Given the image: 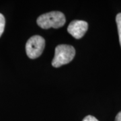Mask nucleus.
<instances>
[{
    "label": "nucleus",
    "instance_id": "nucleus-7",
    "mask_svg": "<svg viewBox=\"0 0 121 121\" xmlns=\"http://www.w3.org/2000/svg\"><path fill=\"white\" fill-rule=\"evenodd\" d=\"M82 121H99L96 118H95L93 116H91V115H88L86 117H85L83 118V120Z\"/></svg>",
    "mask_w": 121,
    "mask_h": 121
},
{
    "label": "nucleus",
    "instance_id": "nucleus-2",
    "mask_svg": "<svg viewBox=\"0 0 121 121\" xmlns=\"http://www.w3.org/2000/svg\"><path fill=\"white\" fill-rule=\"evenodd\" d=\"M75 55V50L73 46L68 44H59L55 48V56L52 60L54 67H59L69 63Z\"/></svg>",
    "mask_w": 121,
    "mask_h": 121
},
{
    "label": "nucleus",
    "instance_id": "nucleus-3",
    "mask_svg": "<svg viewBox=\"0 0 121 121\" xmlns=\"http://www.w3.org/2000/svg\"><path fill=\"white\" fill-rule=\"evenodd\" d=\"M44 47L45 40L43 37L39 35H35L28 39L26 43V54L30 59H36L41 55Z\"/></svg>",
    "mask_w": 121,
    "mask_h": 121
},
{
    "label": "nucleus",
    "instance_id": "nucleus-6",
    "mask_svg": "<svg viewBox=\"0 0 121 121\" xmlns=\"http://www.w3.org/2000/svg\"><path fill=\"white\" fill-rule=\"evenodd\" d=\"M5 24V20L4 16L3 14L0 13V37L4 31Z\"/></svg>",
    "mask_w": 121,
    "mask_h": 121
},
{
    "label": "nucleus",
    "instance_id": "nucleus-5",
    "mask_svg": "<svg viewBox=\"0 0 121 121\" xmlns=\"http://www.w3.org/2000/svg\"><path fill=\"white\" fill-rule=\"evenodd\" d=\"M116 22H117V28H118V32L119 36V42L121 47V13H118L116 17Z\"/></svg>",
    "mask_w": 121,
    "mask_h": 121
},
{
    "label": "nucleus",
    "instance_id": "nucleus-1",
    "mask_svg": "<svg viewBox=\"0 0 121 121\" xmlns=\"http://www.w3.org/2000/svg\"><path fill=\"white\" fill-rule=\"evenodd\" d=\"M65 22V15L60 12L56 11L42 14L36 20L37 24L43 29L59 28L64 26Z\"/></svg>",
    "mask_w": 121,
    "mask_h": 121
},
{
    "label": "nucleus",
    "instance_id": "nucleus-4",
    "mask_svg": "<svg viewBox=\"0 0 121 121\" xmlns=\"http://www.w3.org/2000/svg\"><path fill=\"white\" fill-rule=\"evenodd\" d=\"M88 28V24L83 20H73L69 24L67 31L76 39H80L86 34Z\"/></svg>",
    "mask_w": 121,
    "mask_h": 121
},
{
    "label": "nucleus",
    "instance_id": "nucleus-8",
    "mask_svg": "<svg viewBox=\"0 0 121 121\" xmlns=\"http://www.w3.org/2000/svg\"><path fill=\"white\" fill-rule=\"evenodd\" d=\"M115 121H121V112L118 113L115 118Z\"/></svg>",
    "mask_w": 121,
    "mask_h": 121
}]
</instances>
